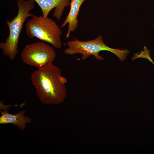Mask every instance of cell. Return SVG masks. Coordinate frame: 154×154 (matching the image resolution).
<instances>
[{"label":"cell","mask_w":154,"mask_h":154,"mask_svg":"<svg viewBox=\"0 0 154 154\" xmlns=\"http://www.w3.org/2000/svg\"><path fill=\"white\" fill-rule=\"evenodd\" d=\"M31 80L39 100L46 104L61 103L67 96V79L58 67L49 63L33 71Z\"/></svg>","instance_id":"6da1fadb"},{"label":"cell","mask_w":154,"mask_h":154,"mask_svg":"<svg viewBox=\"0 0 154 154\" xmlns=\"http://www.w3.org/2000/svg\"><path fill=\"white\" fill-rule=\"evenodd\" d=\"M35 2L34 0H17V14L11 21H6L9 35L5 42H0V48L3 54L11 60L15 59L18 53L19 39L25 21L28 17L35 15L29 12L34 8Z\"/></svg>","instance_id":"7a4b0ae2"},{"label":"cell","mask_w":154,"mask_h":154,"mask_svg":"<svg viewBox=\"0 0 154 154\" xmlns=\"http://www.w3.org/2000/svg\"><path fill=\"white\" fill-rule=\"evenodd\" d=\"M66 44L68 47L63 51L65 54L73 55L80 54L82 55L81 59L83 60L93 55L97 60H102L104 58L99 55V52L106 50L113 53L120 60L123 61L130 52L127 49H115L108 46L104 43L102 37L100 35L92 40L82 41L75 39L68 41Z\"/></svg>","instance_id":"3957f363"},{"label":"cell","mask_w":154,"mask_h":154,"mask_svg":"<svg viewBox=\"0 0 154 154\" xmlns=\"http://www.w3.org/2000/svg\"><path fill=\"white\" fill-rule=\"evenodd\" d=\"M27 35L30 38L36 37L50 43L60 49L62 45L61 35L62 32L56 23L51 19H44L42 16L35 15L25 25Z\"/></svg>","instance_id":"277c9868"},{"label":"cell","mask_w":154,"mask_h":154,"mask_svg":"<svg viewBox=\"0 0 154 154\" xmlns=\"http://www.w3.org/2000/svg\"><path fill=\"white\" fill-rule=\"evenodd\" d=\"M56 55L52 47L42 42L27 45L21 54L24 63L38 68L52 62Z\"/></svg>","instance_id":"5b68a950"},{"label":"cell","mask_w":154,"mask_h":154,"mask_svg":"<svg viewBox=\"0 0 154 154\" xmlns=\"http://www.w3.org/2000/svg\"><path fill=\"white\" fill-rule=\"evenodd\" d=\"M40 8L44 19L48 17L50 11L54 8L53 17L58 20L61 19L65 7L70 4V0H34Z\"/></svg>","instance_id":"8992f818"},{"label":"cell","mask_w":154,"mask_h":154,"mask_svg":"<svg viewBox=\"0 0 154 154\" xmlns=\"http://www.w3.org/2000/svg\"><path fill=\"white\" fill-rule=\"evenodd\" d=\"M0 112L1 115L0 117V124L12 123L16 125L21 131L25 129L27 123H30L32 121L30 117L24 116L25 111L24 110L15 114L9 113L6 109L3 111L0 110Z\"/></svg>","instance_id":"52a82bcc"},{"label":"cell","mask_w":154,"mask_h":154,"mask_svg":"<svg viewBox=\"0 0 154 154\" xmlns=\"http://www.w3.org/2000/svg\"><path fill=\"white\" fill-rule=\"evenodd\" d=\"M86 0H71L70 3V8L69 13L61 26L63 27L68 24V31L65 38H68L71 32L74 31L77 28L78 24V15L80 8Z\"/></svg>","instance_id":"ba28073f"},{"label":"cell","mask_w":154,"mask_h":154,"mask_svg":"<svg viewBox=\"0 0 154 154\" xmlns=\"http://www.w3.org/2000/svg\"><path fill=\"white\" fill-rule=\"evenodd\" d=\"M150 51L147 49L146 47L145 46L143 50H142L140 52L136 53L134 54L132 59H133L134 60L138 58H146L154 64V62L150 56Z\"/></svg>","instance_id":"9c48e42d"}]
</instances>
